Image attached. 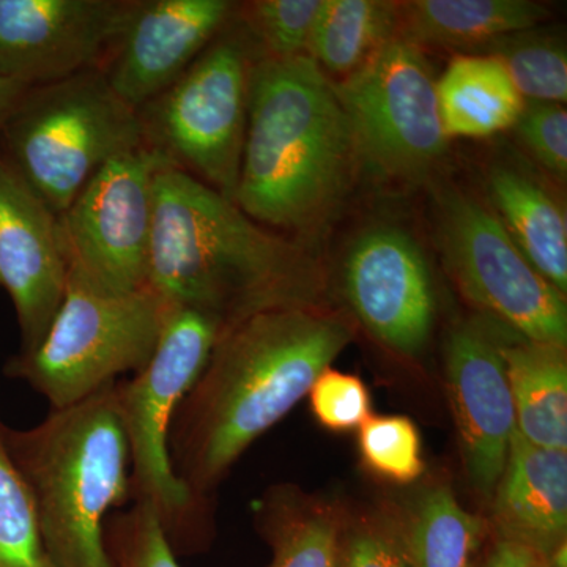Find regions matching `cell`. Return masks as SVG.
<instances>
[{"mask_svg": "<svg viewBox=\"0 0 567 567\" xmlns=\"http://www.w3.org/2000/svg\"><path fill=\"white\" fill-rule=\"evenodd\" d=\"M338 567H413L404 543L383 529H364L339 548Z\"/></svg>", "mask_w": 567, "mask_h": 567, "instance_id": "1f68e13d", "label": "cell"}, {"mask_svg": "<svg viewBox=\"0 0 567 567\" xmlns=\"http://www.w3.org/2000/svg\"><path fill=\"white\" fill-rule=\"evenodd\" d=\"M398 33L399 2L322 0L308 55L328 78L342 81Z\"/></svg>", "mask_w": 567, "mask_h": 567, "instance_id": "7402d4cb", "label": "cell"}, {"mask_svg": "<svg viewBox=\"0 0 567 567\" xmlns=\"http://www.w3.org/2000/svg\"><path fill=\"white\" fill-rule=\"evenodd\" d=\"M322 0H254L240 7V21L262 58L308 55L309 39Z\"/></svg>", "mask_w": 567, "mask_h": 567, "instance_id": "484cf974", "label": "cell"}, {"mask_svg": "<svg viewBox=\"0 0 567 567\" xmlns=\"http://www.w3.org/2000/svg\"><path fill=\"white\" fill-rule=\"evenodd\" d=\"M495 498L502 539L551 554L566 543L567 453L532 445L517 431Z\"/></svg>", "mask_w": 567, "mask_h": 567, "instance_id": "e0dca14e", "label": "cell"}, {"mask_svg": "<svg viewBox=\"0 0 567 567\" xmlns=\"http://www.w3.org/2000/svg\"><path fill=\"white\" fill-rule=\"evenodd\" d=\"M223 330L215 317L169 306L152 360L132 379L115 382V401L132 466L130 499L151 503L173 547L192 535L203 505L171 465V423L175 409L203 374Z\"/></svg>", "mask_w": 567, "mask_h": 567, "instance_id": "52a82bcc", "label": "cell"}, {"mask_svg": "<svg viewBox=\"0 0 567 567\" xmlns=\"http://www.w3.org/2000/svg\"><path fill=\"white\" fill-rule=\"evenodd\" d=\"M312 412L323 427L353 431L372 416L371 394L360 377L327 368L309 391Z\"/></svg>", "mask_w": 567, "mask_h": 567, "instance_id": "4dcf8cb0", "label": "cell"}, {"mask_svg": "<svg viewBox=\"0 0 567 567\" xmlns=\"http://www.w3.org/2000/svg\"><path fill=\"white\" fill-rule=\"evenodd\" d=\"M347 298L379 341L404 354L423 350L435 320L427 260L415 238L393 226L358 237L344 264Z\"/></svg>", "mask_w": 567, "mask_h": 567, "instance_id": "4fadbf2b", "label": "cell"}, {"mask_svg": "<svg viewBox=\"0 0 567 567\" xmlns=\"http://www.w3.org/2000/svg\"><path fill=\"white\" fill-rule=\"evenodd\" d=\"M173 163L144 144L104 164L59 219L71 271L96 289L130 293L147 286L156 175Z\"/></svg>", "mask_w": 567, "mask_h": 567, "instance_id": "30bf717a", "label": "cell"}, {"mask_svg": "<svg viewBox=\"0 0 567 567\" xmlns=\"http://www.w3.org/2000/svg\"><path fill=\"white\" fill-rule=\"evenodd\" d=\"M257 59L245 28L229 22L181 80L137 111L145 144L234 203Z\"/></svg>", "mask_w": 567, "mask_h": 567, "instance_id": "ba28073f", "label": "cell"}, {"mask_svg": "<svg viewBox=\"0 0 567 567\" xmlns=\"http://www.w3.org/2000/svg\"><path fill=\"white\" fill-rule=\"evenodd\" d=\"M514 132L525 151L559 182L567 177V111L565 104L525 102Z\"/></svg>", "mask_w": 567, "mask_h": 567, "instance_id": "f546056e", "label": "cell"}, {"mask_svg": "<svg viewBox=\"0 0 567 567\" xmlns=\"http://www.w3.org/2000/svg\"><path fill=\"white\" fill-rule=\"evenodd\" d=\"M516 412V431L532 445L566 451L567 361L565 347L522 338L502 342Z\"/></svg>", "mask_w": 567, "mask_h": 567, "instance_id": "44dd1931", "label": "cell"}, {"mask_svg": "<svg viewBox=\"0 0 567 567\" xmlns=\"http://www.w3.org/2000/svg\"><path fill=\"white\" fill-rule=\"evenodd\" d=\"M334 82V81H333ZM434 74L423 50L401 33L352 76L334 82L358 162L379 177L421 183L447 151Z\"/></svg>", "mask_w": 567, "mask_h": 567, "instance_id": "9c48e42d", "label": "cell"}, {"mask_svg": "<svg viewBox=\"0 0 567 567\" xmlns=\"http://www.w3.org/2000/svg\"><path fill=\"white\" fill-rule=\"evenodd\" d=\"M69 262L58 215L0 152V289L21 330V352L41 344L61 308Z\"/></svg>", "mask_w": 567, "mask_h": 567, "instance_id": "5bb4252c", "label": "cell"}, {"mask_svg": "<svg viewBox=\"0 0 567 567\" xmlns=\"http://www.w3.org/2000/svg\"><path fill=\"white\" fill-rule=\"evenodd\" d=\"M487 567H567L566 543L551 554H544L525 544L499 539Z\"/></svg>", "mask_w": 567, "mask_h": 567, "instance_id": "d6a6232c", "label": "cell"}, {"mask_svg": "<svg viewBox=\"0 0 567 567\" xmlns=\"http://www.w3.org/2000/svg\"><path fill=\"white\" fill-rule=\"evenodd\" d=\"M112 567H181L158 514L151 503L134 502L104 529Z\"/></svg>", "mask_w": 567, "mask_h": 567, "instance_id": "83f0119b", "label": "cell"}, {"mask_svg": "<svg viewBox=\"0 0 567 567\" xmlns=\"http://www.w3.org/2000/svg\"><path fill=\"white\" fill-rule=\"evenodd\" d=\"M167 312L169 306L148 286L104 292L69 270L65 297L43 341L10 358L3 372L43 394L51 410L80 404L148 364Z\"/></svg>", "mask_w": 567, "mask_h": 567, "instance_id": "8992f818", "label": "cell"}, {"mask_svg": "<svg viewBox=\"0 0 567 567\" xmlns=\"http://www.w3.org/2000/svg\"><path fill=\"white\" fill-rule=\"evenodd\" d=\"M502 342L486 323L468 320L453 328L446 344L447 390L465 465L484 496L502 480L516 431Z\"/></svg>", "mask_w": 567, "mask_h": 567, "instance_id": "2e32d148", "label": "cell"}, {"mask_svg": "<svg viewBox=\"0 0 567 567\" xmlns=\"http://www.w3.org/2000/svg\"><path fill=\"white\" fill-rule=\"evenodd\" d=\"M2 439L31 491L51 566L112 567L107 516L130 499L115 382L80 404L51 410L28 431L2 424Z\"/></svg>", "mask_w": 567, "mask_h": 567, "instance_id": "277c9868", "label": "cell"}, {"mask_svg": "<svg viewBox=\"0 0 567 567\" xmlns=\"http://www.w3.org/2000/svg\"><path fill=\"white\" fill-rule=\"evenodd\" d=\"M25 91L28 87L24 85L0 78V130L6 125L7 118L10 117Z\"/></svg>", "mask_w": 567, "mask_h": 567, "instance_id": "836d02e7", "label": "cell"}, {"mask_svg": "<svg viewBox=\"0 0 567 567\" xmlns=\"http://www.w3.org/2000/svg\"><path fill=\"white\" fill-rule=\"evenodd\" d=\"M484 527L451 488H432L417 503L404 543L413 567H475Z\"/></svg>", "mask_w": 567, "mask_h": 567, "instance_id": "603a6c76", "label": "cell"}, {"mask_svg": "<svg viewBox=\"0 0 567 567\" xmlns=\"http://www.w3.org/2000/svg\"><path fill=\"white\" fill-rule=\"evenodd\" d=\"M488 189L496 215L514 244L559 293L567 292V226L565 212L528 175L495 166Z\"/></svg>", "mask_w": 567, "mask_h": 567, "instance_id": "d6986e66", "label": "cell"}, {"mask_svg": "<svg viewBox=\"0 0 567 567\" xmlns=\"http://www.w3.org/2000/svg\"><path fill=\"white\" fill-rule=\"evenodd\" d=\"M358 445L369 470L393 483H413L424 473L420 431L409 417H369L360 427Z\"/></svg>", "mask_w": 567, "mask_h": 567, "instance_id": "4316f807", "label": "cell"}, {"mask_svg": "<svg viewBox=\"0 0 567 567\" xmlns=\"http://www.w3.org/2000/svg\"><path fill=\"white\" fill-rule=\"evenodd\" d=\"M0 421V567H52L31 491L11 461Z\"/></svg>", "mask_w": 567, "mask_h": 567, "instance_id": "d4e9b609", "label": "cell"}, {"mask_svg": "<svg viewBox=\"0 0 567 567\" xmlns=\"http://www.w3.org/2000/svg\"><path fill=\"white\" fill-rule=\"evenodd\" d=\"M447 137H488L513 128L525 100L494 55H456L435 82Z\"/></svg>", "mask_w": 567, "mask_h": 567, "instance_id": "ffe728a7", "label": "cell"}, {"mask_svg": "<svg viewBox=\"0 0 567 567\" xmlns=\"http://www.w3.org/2000/svg\"><path fill=\"white\" fill-rule=\"evenodd\" d=\"M271 522L275 558L270 567H338L339 532L324 514H289L276 511Z\"/></svg>", "mask_w": 567, "mask_h": 567, "instance_id": "f1b7e54d", "label": "cell"}, {"mask_svg": "<svg viewBox=\"0 0 567 567\" xmlns=\"http://www.w3.org/2000/svg\"><path fill=\"white\" fill-rule=\"evenodd\" d=\"M487 50L505 66L525 102L566 103L567 58L561 37L533 28L503 37Z\"/></svg>", "mask_w": 567, "mask_h": 567, "instance_id": "cb8c5ba5", "label": "cell"}, {"mask_svg": "<svg viewBox=\"0 0 567 567\" xmlns=\"http://www.w3.org/2000/svg\"><path fill=\"white\" fill-rule=\"evenodd\" d=\"M352 336L344 317L319 306L270 309L223 331L167 439L175 476L197 503L309 394Z\"/></svg>", "mask_w": 567, "mask_h": 567, "instance_id": "6da1fadb", "label": "cell"}, {"mask_svg": "<svg viewBox=\"0 0 567 567\" xmlns=\"http://www.w3.org/2000/svg\"><path fill=\"white\" fill-rule=\"evenodd\" d=\"M547 17L544 6L529 0H412L399 2V33L420 48L487 50Z\"/></svg>", "mask_w": 567, "mask_h": 567, "instance_id": "ac0fdd59", "label": "cell"}, {"mask_svg": "<svg viewBox=\"0 0 567 567\" xmlns=\"http://www.w3.org/2000/svg\"><path fill=\"white\" fill-rule=\"evenodd\" d=\"M134 0H0V78L40 87L102 70Z\"/></svg>", "mask_w": 567, "mask_h": 567, "instance_id": "7c38bea8", "label": "cell"}, {"mask_svg": "<svg viewBox=\"0 0 567 567\" xmlns=\"http://www.w3.org/2000/svg\"><path fill=\"white\" fill-rule=\"evenodd\" d=\"M144 144L140 112L102 70L28 89L0 130V152L58 216L104 164Z\"/></svg>", "mask_w": 567, "mask_h": 567, "instance_id": "5b68a950", "label": "cell"}, {"mask_svg": "<svg viewBox=\"0 0 567 567\" xmlns=\"http://www.w3.org/2000/svg\"><path fill=\"white\" fill-rule=\"evenodd\" d=\"M235 10L227 0H134L102 69L112 91L140 111L181 80Z\"/></svg>", "mask_w": 567, "mask_h": 567, "instance_id": "9a60e30c", "label": "cell"}, {"mask_svg": "<svg viewBox=\"0 0 567 567\" xmlns=\"http://www.w3.org/2000/svg\"><path fill=\"white\" fill-rule=\"evenodd\" d=\"M357 164L333 80L309 55L257 59L235 204L265 227L312 233L344 200Z\"/></svg>", "mask_w": 567, "mask_h": 567, "instance_id": "3957f363", "label": "cell"}, {"mask_svg": "<svg viewBox=\"0 0 567 567\" xmlns=\"http://www.w3.org/2000/svg\"><path fill=\"white\" fill-rule=\"evenodd\" d=\"M447 270L477 308L529 341L566 347L565 295L537 274L491 208L464 193L440 204Z\"/></svg>", "mask_w": 567, "mask_h": 567, "instance_id": "8fae6325", "label": "cell"}, {"mask_svg": "<svg viewBox=\"0 0 567 567\" xmlns=\"http://www.w3.org/2000/svg\"><path fill=\"white\" fill-rule=\"evenodd\" d=\"M147 286L224 330L270 309L319 306L322 264L177 167L156 175ZM223 330V331H224Z\"/></svg>", "mask_w": 567, "mask_h": 567, "instance_id": "7a4b0ae2", "label": "cell"}]
</instances>
